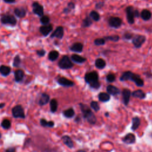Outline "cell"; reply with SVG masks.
Masks as SVG:
<instances>
[{
  "mask_svg": "<svg viewBox=\"0 0 152 152\" xmlns=\"http://www.w3.org/2000/svg\"><path fill=\"white\" fill-rule=\"evenodd\" d=\"M144 74L146 75H148V76H147L148 77H149L150 76H151V74L150 73H144Z\"/></svg>",
  "mask_w": 152,
  "mask_h": 152,
  "instance_id": "obj_52",
  "label": "cell"
},
{
  "mask_svg": "<svg viewBox=\"0 0 152 152\" xmlns=\"http://www.w3.org/2000/svg\"><path fill=\"white\" fill-rule=\"evenodd\" d=\"M83 45L81 43H80V42L74 43V44H73L70 47V49L71 51L79 52V53L83 51Z\"/></svg>",
  "mask_w": 152,
  "mask_h": 152,
  "instance_id": "obj_17",
  "label": "cell"
},
{
  "mask_svg": "<svg viewBox=\"0 0 152 152\" xmlns=\"http://www.w3.org/2000/svg\"><path fill=\"white\" fill-rule=\"evenodd\" d=\"M129 80H131L135 83V84L138 87H142L144 86V81L141 79L140 76L138 74L133 73Z\"/></svg>",
  "mask_w": 152,
  "mask_h": 152,
  "instance_id": "obj_11",
  "label": "cell"
},
{
  "mask_svg": "<svg viewBox=\"0 0 152 152\" xmlns=\"http://www.w3.org/2000/svg\"><path fill=\"white\" fill-rule=\"evenodd\" d=\"M32 8L34 14L40 17L43 16V7L39 3L34 2L32 4Z\"/></svg>",
  "mask_w": 152,
  "mask_h": 152,
  "instance_id": "obj_9",
  "label": "cell"
},
{
  "mask_svg": "<svg viewBox=\"0 0 152 152\" xmlns=\"http://www.w3.org/2000/svg\"><path fill=\"white\" fill-rule=\"evenodd\" d=\"M77 152H86V151L83 150H78Z\"/></svg>",
  "mask_w": 152,
  "mask_h": 152,
  "instance_id": "obj_53",
  "label": "cell"
},
{
  "mask_svg": "<svg viewBox=\"0 0 152 152\" xmlns=\"http://www.w3.org/2000/svg\"><path fill=\"white\" fill-rule=\"evenodd\" d=\"M105 116H109V113H108V112H106V113H105Z\"/></svg>",
  "mask_w": 152,
  "mask_h": 152,
  "instance_id": "obj_54",
  "label": "cell"
},
{
  "mask_svg": "<svg viewBox=\"0 0 152 152\" xmlns=\"http://www.w3.org/2000/svg\"><path fill=\"white\" fill-rule=\"evenodd\" d=\"M40 125L44 127H50L52 128L54 126V123L53 121H47L45 119H41L40 121Z\"/></svg>",
  "mask_w": 152,
  "mask_h": 152,
  "instance_id": "obj_33",
  "label": "cell"
},
{
  "mask_svg": "<svg viewBox=\"0 0 152 152\" xmlns=\"http://www.w3.org/2000/svg\"><path fill=\"white\" fill-rule=\"evenodd\" d=\"M5 152H16V149L14 147H9L5 150Z\"/></svg>",
  "mask_w": 152,
  "mask_h": 152,
  "instance_id": "obj_47",
  "label": "cell"
},
{
  "mask_svg": "<svg viewBox=\"0 0 152 152\" xmlns=\"http://www.w3.org/2000/svg\"><path fill=\"white\" fill-rule=\"evenodd\" d=\"M105 40H111L113 42H117L119 39V37L118 35H113V36H106L105 38Z\"/></svg>",
  "mask_w": 152,
  "mask_h": 152,
  "instance_id": "obj_41",
  "label": "cell"
},
{
  "mask_svg": "<svg viewBox=\"0 0 152 152\" xmlns=\"http://www.w3.org/2000/svg\"><path fill=\"white\" fill-rule=\"evenodd\" d=\"M58 66L61 69L67 70L73 68L74 66V64L68 56L65 55L63 56L59 61Z\"/></svg>",
  "mask_w": 152,
  "mask_h": 152,
  "instance_id": "obj_3",
  "label": "cell"
},
{
  "mask_svg": "<svg viewBox=\"0 0 152 152\" xmlns=\"http://www.w3.org/2000/svg\"><path fill=\"white\" fill-rule=\"evenodd\" d=\"M124 38L125 39H127V40H129L131 39L132 38H133V34H131V33H125L124 35Z\"/></svg>",
  "mask_w": 152,
  "mask_h": 152,
  "instance_id": "obj_43",
  "label": "cell"
},
{
  "mask_svg": "<svg viewBox=\"0 0 152 152\" xmlns=\"http://www.w3.org/2000/svg\"><path fill=\"white\" fill-rule=\"evenodd\" d=\"M151 13L148 10H143L142 13H141V17L143 18L144 21H148L151 18Z\"/></svg>",
  "mask_w": 152,
  "mask_h": 152,
  "instance_id": "obj_26",
  "label": "cell"
},
{
  "mask_svg": "<svg viewBox=\"0 0 152 152\" xmlns=\"http://www.w3.org/2000/svg\"><path fill=\"white\" fill-rule=\"evenodd\" d=\"M1 127L4 128V129H8L11 127V122L8 119H5L4 120L2 121L1 123Z\"/></svg>",
  "mask_w": 152,
  "mask_h": 152,
  "instance_id": "obj_37",
  "label": "cell"
},
{
  "mask_svg": "<svg viewBox=\"0 0 152 152\" xmlns=\"http://www.w3.org/2000/svg\"><path fill=\"white\" fill-rule=\"evenodd\" d=\"M67 7L70 9V10H72V9H74L75 8V4L72 3V2H70L68 4V6Z\"/></svg>",
  "mask_w": 152,
  "mask_h": 152,
  "instance_id": "obj_46",
  "label": "cell"
},
{
  "mask_svg": "<svg viewBox=\"0 0 152 152\" xmlns=\"http://www.w3.org/2000/svg\"><path fill=\"white\" fill-rule=\"evenodd\" d=\"M63 115L65 117L67 118H71L74 116L75 112L73 108H69V109H67L63 111Z\"/></svg>",
  "mask_w": 152,
  "mask_h": 152,
  "instance_id": "obj_29",
  "label": "cell"
},
{
  "mask_svg": "<svg viewBox=\"0 0 152 152\" xmlns=\"http://www.w3.org/2000/svg\"><path fill=\"white\" fill-rule=\"evenodd\" d=\"M1 21L3 24L10 25L12 26H15L17 23L16 18L10 14L4 15L1 18Z\"/></svg>",
  "mask_w": 152,
  "mask_h": 152,
  "instance_id": "obj_5",
  "label": "cell"
},
{
  "mask_svg": "<svg viewBox=\"0 0 152 152\" xmlns=\"http://www.w3.org/2000/svg\"><path fill=\"white\" fill-rule=\"evenodd\" d=\"M116 79L115 75L113 74H109L106 76V80L109 83L114 82Z\"/></svg>",
  "mask_w": 152,
  "mask_h": 152,
  "instance_id": "obj_42",
  "label": "cell"
},
{
  "mask_svg": "<svg viewBox=\"0 0 152 152\" xmlns=\"http://www.w3.org/2000/svg\"><path fill=\"white\" fill-rule=\"evenodd\" d=\"M21 64V59L19 55H16L13 61V66L15 67H18Z\"/></svg>",
  "mask_w": 152,
  "mask_h": 152,
  "instance_id": "obj_39",
  "label": "cell"
},
{
  "mask_svg": "<svg viewBox=\"0 0 152 152\" xmlns=\"http://www.w3.org/2000/svg\"><path fill=\"white\" fill-rule=\"evenodd\" d=\"M94 43L97 46L103 45L105 43V40L104 38H98L94 40Z\"/></svg>",
  "mask_w": 152,
  "mask_h": 152,
  "instance_id": "obj_40",
  "label": "cell"
},
{
  "mask_svg": "<svg viewBox=\"0 0 152 152\" xmlns=\"http://www.w3.org/2000/svg\"><path fill=\"white\" fill-rule=\"evenodd\" d=\"M71 58L72 61H73L74 62L76 63H78V64H82L86 61V58L83 57H81L77 55V54H73V55H72Z\"/></svg>",
  "mask_w": 152,
  "mask_h": 152,
  "instance_id": "obj_20",
  "label": "cell"
},
{
  "mask_svg": "<svg viewBox=\"0 0 152 152\" xmlns=\"http://www.w3.org/2000/svg\"><path fill=\"white\" fill-rule=\"evenodd\" d=\"M53 27L51 24L47 25H43L40 27V32L45 36H48L51 32L52 31Z\"/></svg>",
  "mask_w": 152,
  "mask_h": 152,
  "instance_id": "obj_10",
  "label": "cell"
},
{
  "mask_svg": "<svg viewBox=\"0 0 152 152\" xmlns=\"http://www.w3.org/2000/svg\"><path fill=\"white\" fill-rule=\"evenodd\" d=\"M90 107L92 109H93L96 112L99 111L100 110V106L99 103L96 101H92L90 103Z\"/></svg>",
  "mask_w": 152,
  "mask_h": 152,
  "instance_id": "obj_38",
  "label": "cell"
},
{
  "mask_svg": "<svg viewBox=\"0 0 152 152\" xmlns=\"http://www.w3.org/2000/svg\"><path fill=\"white\" fill-rule=\"evenodd\" d=\"M11 72L10 67L5 66H1L0 67V73L4 76H7Z\"/></svg>",
  "mask_w": 152,
  "mask_h": 152,
  "instance_id": "obj_30",
  "label": "cell"
},
{
  "mask_svg": "<svg viewBox=\"0 0 152 152\" xmlns=\"http://www.w3.org/2000/svg\"><path fill=\"white\" fill-rule=\"evenodd\" d=\"M4 1L7 3H13L16 1V0H4Z\"/></svg>",
  "mask_w": 152,
  "mask_h": 152,
  "instance_id": "obj_50",
  "label": "cell"
},
{
  "mask_svg": "<svg viewBox=\"0 0 152 152\" xmlns=\"http://www.w3.org/2000/svg\"><path fill=\"white\" fill-rule=\"evenodd\" d=\"M133 73L131 71H125L124 72L123 75L121 76L120 77V80L122 81H127V80H129L130 78H131V75Z\"/></svg>",
  "mask_w": 152,
  "mask_h": 152,
  "instance_id": "obj_31",
  "label": "cell"
},
{
  "mask_svg": "<svg viewBox=\"0 0 152 152\" xmlns=\"http://www.w3.org/2000/svg\"><path fill=\"white\" fill-rule=\"evenodd\" d=\"M40 23L43 25H49V21H50V18L48 16H43L40 18Z\"/></svg>",
  "mask_w": 152,
  "mask_h": 152,
  "instance_id": "obj_36",
  "label": "cell"
},
{
  "mask_svg": "<svg viewBox=\"0 0 152 152\" xmlns=\"http://www.w3.org/2000/svg\"><path fill=\"white\" fill-rule=\"evenodd\" d=\"M64 36V28L62 26L58 27L55 31L51 34V38H57L58 39H62Z\"/></svg>",
  "mask_w": 152,
  "mask_h": 152,
  "instance_id": "obj_12",
  "label": "cell"
},
{
  "mask_svg": "<svg viewBox=\"0 0 152 152\" xmlns=\"http://www.w3.org/2000/svg\"><path fill=\"white\" fill-rule=\"evenodd\" d=\"M62 140L64 144H66L68 147L71 149L74 146V144L71 138L68 136H64L62 137Z\"/></svg>",
  "mask_w": 152,
  "mask_h": 152,
  "instance_id": "obj_19",
  "label": "cell"
},
{
  "mask_svg": "<svg viewBox=\"0 0 152 152\" xmlns=\"http://www.w3.org/2000/svg\"><path fill=\"white\" fill-rule=\"evenodd\" d=\"M104 5V3L103 2H99V3H97L96 4V8L97 9H101V8H102Z\"/></svg>",
  "mask_w": 152,
  "mask_h": 152,
  "instance_id": "obj_45",
  "label": "cell"
},
{
  "mask_svg": "<svg viewBox=\"0 0 152 152\" xmlns=\"http://www.w3.org/2000/svg\"><path fill=\"white\" fill-rule=\"evenodd\" d=\"M132 96L136 98H138L140 99H143L146 97L145 93L142 90H137L133 92Z\"/></svg>",
  "mask_w": 152,
  "mask_h": 152,
  "instance_id": "obj_24",
  "label": "cell"
},
{
  "mask_svg": "<svg viewBox=\"0 0 152 152\" xmlns=\"http://www.w3.org/2000/svg\"><path fill=\"white\" fill-rule=\"evenodd\" d=\"M81 112L83 114V117L86 119L88 122L92 125H94L97 122V119L94 113L90 109V107L86 104L80 103L79 104Z\"/></svg>",
  "mask_w": 152,
  "mask_h": 152,
  "instance_id": "obj_2",
  "label": "cell"
},
{
  "mask_svg": "<svg viewBox=\"0 0 152 152\" xmlns=\"http://www.w3.org/2000/svg\"><path fill=\"white\" fill-rule=\"evenodd\" d=\"M1 137H2V135H1V133H0V139H1Z\"/></svg>",
  "mask_w": 152,
  "mask_h": 152,
  "instance_id": "obj_55",
  "label": "cell"
},
{
  "mask_svg": "<svg viewBox=\"0 0 152 152\" xmlns=\"http://www.w3.org/2000/svg\"><path fill=\"white\" fill-rule=\"evenodd\" d=\"M15 75V81L16 82H20L23 80L24 78V72L21 70H18L14 73Z\"/></svg>",
  "mask_w": 152,
  "mask_h": 152,
  "instance_id": "obj_21",
  "label": "cell"
},
{
  "mask_svg": "<svg viewBox=\"0 0 152 152\" xmlns=\"http://www.w3.org/2000/svg\"><path fill=\"white\" fill-rule=\"evenodd\" d=\"M92 25V21L90 17H87L83 20L81 24V26L83 27H88Z\"/></svg>",
  "mask_w": 152,
  "mask_h": 152,
  "instance_id": "obj_34",
  "label": "cell"
},
{
  "mask_svg": "<svg viewBox=\"0 0 152 152\" xmlns=\"http://www.w3.org/2000/svg\"><path fill=\"white\" fill-rule=\"evenodd\" d=\"M86 82L89 84L91 88L97 89L100 88L101 84L99 81V75L96 71H92L85 75Z\"/></svg>",
  "mask_w": 152,
  "mask_h": 152,
  "instance_id": "obj_1",
  "label": "cell"
},
{
  "mask_svg": "<svg viewBox=\"0 0 152 152\" xmlns=\"http://www.w3.org/2000/svg\"><path fill=\"white\" fill-rule=\"evenodd\" d=\"M127 18L129 24H133L134 23V9L132 6H128L126 10Z\"/></svg>",
  "mask_w": 152,
  "mask_h": 152,
  "instance_id": "obj_7",
  "label": "cell"
},
{
  "mask_svg": "<svg viewBox=\"0 0 152 152\" xmlns=\"http://www.w3.org/2000/svg\"><path fill=\"white\" fill-rule=\"evenodd\" d=\"M90 17L95 21H98L100 19L99 14L97 12H96V11H92V12H90Z\"/></svg>",
  "mask_w": 152,
  "mask_h": 152,
  "instance_id": "obj_35",
  "label": "cell"
},
{
  "mask_svg": "<svg viewBox=\"0 0 152 152\" xmlns=\"http://www.w3.org/2000/svg\"><path fill=\"white\" fill-rule=\"evenodd\" d=\"M98 98L100 101L102 102H106L110 100L111 97H110V95L107 93L102 92L99 94Z\"/></svg>",
  "mask_w": 152,
  "mask_h": 152,
  "instance_id": "obj_22",
  "label": "cell"
},
{
  "mask_svg": "<svg viewBox=\"0 0 152 152\" xmlns=\"http://www.w3.org/2000/svg\"><path fill=\"white\" fill-rule=\"evenodd\" d=\"M109 25L113 28H119L122 25V20L120 18L116 17H111L108 21Z\"/></svg>",
  "mask_w": 152,
  "mask_h": 152,
  "instance_id": "obj_8",
  "label": "cell"
},
{
  "mask_svg": "<svg viewBox=\"0 0 152 152\" xmlns=\"http://www.w3.org/2000/svg\"><path fill=\"white\" fill-rule=\"evenodd\" d=\"M106 91L108 94L112 95V96L119 94L121 92L120 90H119L118 88H117L116 87L112 86V85L107 86L106 88Z\"/></svg>",
  "mask_w": 152,
  "mask_h": 152,
  "instance_id": "obj_15",
  "label": "cell"
},
{
  "mask_svg": "<svg viewBox=\"0 0 152 152\" xmlns=\"http://www.w3.org/2000/svg\"><path fill=\"white\" fill-rule=\"evenodd\" d=\"M70 11H71V10H70L68 7H66V8H64V13H68L70 12Z\"/></svg>",
  "mask_w": 152,
  "mask_h": 152,
  "instance_id": "obj_49",
  "label": "cell"
},
{
  "mask_svg": "<svg viewBox=\"0 0 152 152\" xmlns=\"http://www.w3.org/2000/svg\"><path fill=\"white\" fill-rule=\"evenodd\" d=\"M12 114L15 118H25V114L23 107L21 105H16L12 109Z\"/></svg>",
  "mask_w": 152,
  "mask_h": 152,
  "instance_id": "obj_4",
  "label": "cell"
},
{
  "mask_svg": "<svg viewBox=\"0 0 152 152\" xmlns=\"http://www.w3.org/2000/svg\"><path fill=\"white\" fill-rule=\"evenodd\" d=\"M59 57V52L56 51H52L49 52L48 55V58L51 61H55Z\"/></svg>",
  "mask_w": 152,
  "mask_h": 152,
  "instance_id": "obj_32",
  "label": "cell"
},
{
  "mask_svg": "<svg viewBox=\"0 0 152 152\" xmlns=\"http://www.w3.org/2000/svg\"><path fill=\"white\" fill-rule=\"evenodd\" d=\"M140 123H141L140 119L138 117L136 116L133 118L132 126H131V129L133 130V131H135V130H136L139 127L140 125Z\"/></svg>",
  "mask_w": 152,
  "mask_h": 152,
  "instance_id": "obj_25",
  "label": "cell"
},
{
  "mask_svg": "<svg viewBox=\"0 0 152 152\" xmlns=\"http://www.w3.org/2000/svg\"><path fill=\"white\" fill-rule=\"evenodd\" d=\"M50 109L52 113H55L58 109V102L55 99H53L50 102Z\"/></svg>",
  "mask_w": 152,
  "mask_h": 152,
  "instance_id": "obj_28",
  "label": "cell"
},
{
  "mask_svg": "<svg viewBox=\"0 0 152 152\" xmlns=\"http://www.w3.org/2000/svg\"><path fill=\"white\" fill-rule=\"evenodd\" d=\"M146 37L143 35H136L132 40V42L133 43L134 46L136 48H139L142 46L143 43L146 42Z\"/></svg>",
  "mask_w": 152,
  "mask_h": 152,
  "instance_id": "obj_6",
  "label": "cell"
},
{
  "mask_svg": "<svg viewBox=\"0 0 152 152\" xmlns=\"http://www.w3.org/2000/svg\"><path fill=\"white\" fill-rule=\"evenodd\" d=\"M57 82L60 85L64 87H72L74 85L73 81L65 77H60L58 79Z\"/></svg>",
  "mask_w": 152,
  "mask_h": 152,
  "instance_id": "obj_13",
  "label": "cell"
},
{
  "mask_svg": "<svg viewBox=\"0 0 152 152\" xmlns=\"http://www.w3.org/2000/svg\"><path fill=\"white\" fill-rule=\"evenodd\" d=\"M5 104L4 103H0V109H2L4 106H5Z\"/></svg>",
  "mask_w": 152,
  "mask_h": 152,
  "instance_id": "obj_51",
  "label": "cell"
},
{
  "mask_svg": "<svg viewBox=\"0 0 152 152\" xmlns=\"http://www.w3.org/2000/svg\"><path fill=\"white\" fill-rule=\"evenodd\" d=\"M45 51H44L43 49H41V50H39L37 51V55L39 57H43L45 55Z\"/></svg>",
  "mask_w": 152,
  "mask_h": 152,
  "instance_id": "obj_44",
  "label": "cell"
},
{
  "mask_svg": "<svg viewBox=\"0 0 152 152\" xmlns=\"http://www.w3.org/2000/svg\"><path fill=\"white\" fill-rule=\"evenodd\" d=\"M122 94L123 97L124 103L125 106H127L129 102L130 96H131V91H130L129 89H125L123 90Z\"/></svg>",
  "mask_w": 152,
  "mask_h": 152,
  "instance_id": "obj_16",
  "label": "cell"
},
{
  "mask_svg": "<svg viewBox=\"0 0 152 152\" xmlns=\"http://www.w3.org/2000/svg\"><path fill=\"white\" fill-rule=\"evenodd\" d=\"M14 14L16 16L20 18H23L25 17L26 14V12L25 9L23 8H16L14 10Z\"/></svg>",
  "mask_w": 152,
  "mask_h": 152,
  "instance_id": "obj_23",
  "label": "cell"
},
{
  "mask_svg": "<svg viewBox=\"0 0 152 152\" xmlns=\"http://www.w3.org/2000/svg\"><path fill=\"white\" fill-rule=\"evenodd\" d=\"M49 99H50L49 96L48 94L42 93L40 97L39 101V105L43 106V105H47L49 102Z\"/></svg>",
  "mask_w": 152,
  "mask_h": 152,
  "instance_id": "obj_18",
  "label": "cell"
},
{
  "mask_svg": "<svg viewBox=\"0 0 152 152\" xmlns=\"http://www.w3.org/2000/svg\"><path fill=\"white\" fill-rule=\"evenodd\" d=\"M123 141L124 143L128 144H134L136 142V137L133 134L128 133L123 138Z\"/></svg>",
  "mask_w": 152,
  "mask_h": 152,
  "instance_id": "obj_14",
  "label": "cell"
},
{
  "mask_svg": "<svg viewBox=\"0 0 152 152\" xmlns=\"http://www.w3.org/2000/svg\"><path fill=\"white\" fill-rule=\"evenodd\" d=\"M95 66L97 68L103 69L106 66V62L102 58H98L95 61Z\"/></svg>",
  "mask_w": 152,
  "mask_h": 152,
  "instance_id": "obj_27",
  "label": "cell"
},
{
  "mask_svg": "<svg viewBox=\"0 0 152 152\" xmlns=\"http://www.w3.org/2000/svg\"><path fill=\"white\" fill-rule=\"evenodd\" d=\"M140 16V13L137 10H134V17H138Z\"/></svg>",
  "mask_w": 152,
  "mask_h": 152,
  "instance_id": "obj_48",
  "label": "cell"
}]
</instances>
